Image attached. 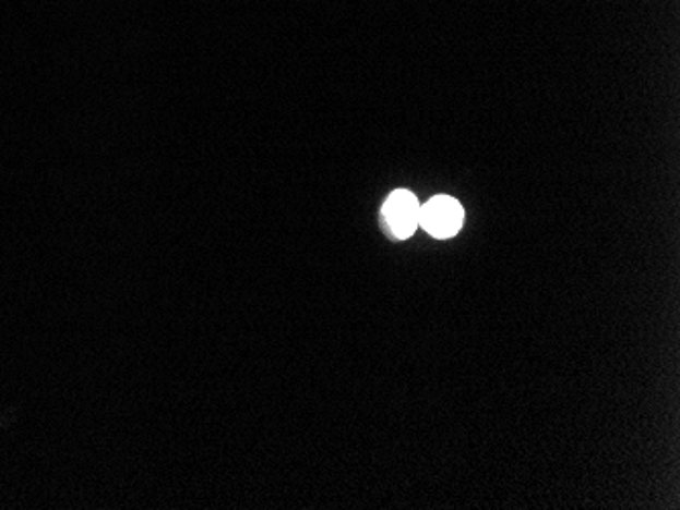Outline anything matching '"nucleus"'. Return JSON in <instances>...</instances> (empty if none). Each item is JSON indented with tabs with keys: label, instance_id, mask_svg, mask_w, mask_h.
Here are the masks:
<instances>
[{
	"label": "nucleus",
	"instance_id": "nucleus-1",
	"mask_svg": "<svg viewBox=\"0 0 680 510\" xmlns=\"http://www.w3.org/2000/svg\"><path fill=\"white\" fill-rule=\"evenodd\" d=\"M465 220L463 206L449 195H437L420 206V226L434 239H451Z\"/></svg>",
	"mask_w": 680,
	"mask_h": 510
},
{
	"label": "nucleus",
	"instance_id": "nucleus-2",
	"mask_svg": "<svg viewBox=\"0 0 680 510\" xmlns=\"http://www.w3.org/2000/svg\"><path fill=\"white\" fill-rule=\"evenodd\" d=\"M383 218L395 239H409L420 226V204L416 195L408 190L393 192L383 206Z\"/></svg>",
	"mask_w": 680,
	"mask_h": 510
}]
</instances>
